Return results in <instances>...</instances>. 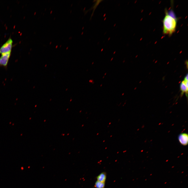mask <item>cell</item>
I'll use <instances>...</instances> for the list:
<instances>
[{"mask_svg": "<svg viewBox=\"0 0 188 188\" xmlns=\"http://www.w3.org/2000/svg\"><path fill=\"white\" fill-rule=\"evenodd\" d=\"M178 19L173 10L169 11L166 9L162 21L163 33L169 36H172L176 31Z\"/></svg>", "mask_w": 188, "mask_h": 188, "instance_id": "6da1fadb", "label": "cell"}, {"mask_svg": "<svg viewBox=\"0 0 188 188\" xmlns=\"http://www.w3.org/2000/svg\"><path fill=\"white\" fill-rule=\"evenodd\" d=\"M13 43L12 39L9 38L0 48V54L11 52Z\"/></svg>", "mask_w": 188, "mask_h": 188, "instance_id": "7a4b0ae2", "label": "cell"}, {"mask_svg": "<svg viewBox=\"0 0 188 188\" xmlns=\"http://www.w3.org/2000/svg\"><path fill=\"white\" fill-rule=\"evenodd\" d=\"M105 185V183L97 180L95 183L94 187L96 188H104Z\"/></svg>", "mask_w": 188, "mask_h": 188, "instance_id": "52a82bcc", "label": "cell"}, {"mask_svg": "<svg viewBox=\"0 0 188 188\" xmlns=\"http://www.w3.org/2000/svg\"><path fill=\"white\" fill-rule=\"evenodd\" d=\"M107 177L106 173L103 172L99 174L97 177V180L101 182L105 183Z\"/></svg>", "mask_w": 188, "mask_h": 188, "instance_id": "8992f818", "label": "cell"}, {"mask_svg": "<svg viewBox=\"0 0 188 188\" xmlns=\"http://www.w3.org/2000/svg\"><path fill=\"white\" fill-rule=\"evenodd\" d=\"M187 73L184 78L180 85V90L181 91V95H182L185 93L187 98L188 96V79Z\"/></svg>", "mask_w": 188, "mask_h": 188, "instance_id": "3957f363", "label": "cell"}, {"mask_svg": "<svg viewBox=\"0 0 188 188\" xmlns=\"http://www.w3.org/2000/svg\"><path fill=\"white\" fill-rule=\"evenodd\" d=\"M102 1V0H97L96 1V2L95 3V4L94 5V6H93V11L92 14V16L93 15V12L95 11L98 5Z\"/></svg>", "mask_w": 188, "mask_h": 188, "instance_id": "ba28073f", "label": "cell"}, {"mask_svg": "<svg viewBox=\"0 0 188 188\" xmlns=\"http://www.w3.org/2000/svg\"><path fill=\"white\" fill-rule=\"evenodd\" d=\"M178 139L180 144L182 145L185 146L188 143V135L186 133H183L179 134Z\"/></svg>", "mask_w": 188, "mask_h": 188, "instance_id": "5b68a950", "label": "cell"}, {"mask_svg": "<svg viewBox=\"0 0 188 188\" xmlns=\"http://www.w3.org/2000/svg\"><path fill=\"white\" fill-rule=\"evenodd\" d=\"M1 55L0 57V67L7 69L9 60L11 55V52Z\"/></svg>", "mask_w": 188, "mask_h": 188, "instance_id": "277c9868", "label": "cell"}]
</instances>
